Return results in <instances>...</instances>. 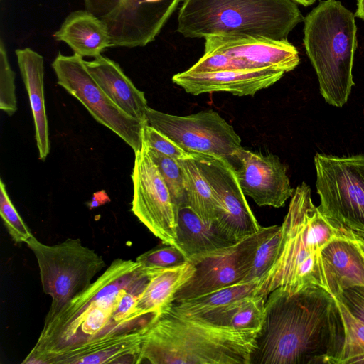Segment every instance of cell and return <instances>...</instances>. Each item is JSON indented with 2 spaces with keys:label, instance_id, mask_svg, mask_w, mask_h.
Here are the masks:
<instances>
[{
  "label": "cell",
  "instance_id": "6da1fadb",
  "mask_svg": "<svg viewBox=\"0 0 364 364\" xmlns=\"http://www.w3.org/2000/svg\"><path fill=\"white\" fill-rule=\"evenodd\" d=\"M149 279L136 260H113L58 314L46 316L22 363H137L149 321L136 304Z\"/></svg>",
  "mask_w": 364,
  "mask_h": 364
},
{
  "label": "cell",
  "instance_id": "7a4b0ae2",
  "mask_svg": "<svg viewBox=\"0 0 364 364\" xmlns=\"http://www.w3.org/2000/svg\"><path fill=\"white\" fill-rule=\"evenodd\" d=\"M344 327L328 291L309 287L270 292L250 364H339Z\"/></svg>",
  "mask_w": 364,
  "mask_h": 364
},
{
  "label": "cell",
  "instance_id": "3957f363",
  "mask_svg": "<svg viewBox=\"0 0 364 364\" xmlns=\"http://www.w3.org/2000/svg\"><path fill=\"white\" fill-rule=\"evenodd\" d=\"M258 333L168 310L146 326L137 364H250Z\"/></svg>",
  "mask_w": 364,
  "mask_h": 364
},
{
  "label": "cell",
  "instance_id": "277c9868",
  "mask_svg": "<svg viewBox=\"0 0 364 364\" xmlns=\"http://www.w3.org/2000/svg\"><path fill=\"white\" fill-rule=\"evenodd\" d=\"M282 228L279 255L262 279L259 294L267 296L277 288L293 294L309 287L331 294L333 284L321 251L338 233L314 204L305 182L294 189Z\"/></svg>",
  "mask_w": 364,
  "mask_h": 364
},
{
  "label": "cell",
  "instance_id": "5b68a950",
  "mask_svg": "<svg viewBox=\"0 0 364 364\" xmlns=\"http://www.w3.org/2000/svg\"><path fill=\"white\" fill-rule=\"evenodd\" d=\"M303 21L293 0H183L177 31L191 38L247 35L284 41Z\"/></svg>",
  "mask_w": 364,
  "mask_h": 364
},
{
  "label": "cell",
  "instance_id": "8992f818",
  "mask_svg": "<svg viewBox=\"0 0 364 364\" xmlns=\"http://www.w3.org/2000/svg\"><path fill=\"white\" fill-rule=\"evenodd\" d=\"M304 43L325 101L341 107L353 86L358 46L355 15L339 1L326 0L304 19Z\"/></svg>",
  "mask_w": 364,
  "mask_h": 364
},
{
  "label": "cell",
  "instance_id": "52a82bcc",
  "mask_svg": "<svg viewBox=\"0 0 364 364\" xmlns=\"http://www.w3.org/2000/svg\"><path fill=\"white\" fill-rule=\"evenodd\" d=\"M26 244L36 258L43 290L51 297L46 317L58 314L106 267L103 257L80 239L50 245L33 235Z\"/></svg>",
  "mask_w": 364,
  "mask_h": 364
},
{
  "label": "cell",
  "instance_id": "ba28073f",
  "mask_svg": "<svg viewBox=\"0 0 364 364\" xmlns=\"http://www.w3.org/2000/svg\"><path fill=\"white\" fill-rule=\"evenodd\" d=\"M321 213L338 234L364 235V155L314 156Z\"/></svg>",
  "mask_w": 364,
  "mask_h": 364
},
{
  "label": "cell",
  "instance_id": "9c48e42d",
  "mask_svg": "<svg viewBox=\"0 0 364 364\" xmlns=\"http://www.w3.org/2000/svg\"><path fill=\"white\" fill-rule=\"evenodd\" d=\"M52 68L57 84L80 101L97 122L119 136L134 152L141 149L146 122L134 119L119 108L92 77L81 56L59 53Z\"/></svg>",
  "mask_w": 364,
  "mask_h": 364
},
{
  "label": "cell",
  "instance_id": "30bf717a",
  "mask_svg": "<svg viewBox=\"0 0 364 364\" xmlns=\"http://www.w3.org/2000/svg\"><path fill=\"white\" fill-rule=\"evenodd\" d=\"M146 121L191 154L230 161L242 148L241 139L232 125L213 110L176 116L148 107Z\"/></svg>",
  "mask_w": 364,
  "mask_h": 364
},
{
  "label": "cell",
  "instance_id": "8fae6325",
  "mask_svg": "<svg viewBox=\"0 0 364 364\" xmlns=\"http://www.w3.org/2000/svg\"><path fill=\"white\" fill-rule=\"evenodd\" d=\"M134 154L132 212L162 242L178 247V208L143 143Z\"/></svg>",
  "mask_w": 364,
  "mask_h": 364
},
{
  "label": "cell",
  "instance_id": "7c38bea8",
  "mask_svg": "<svg viewBox=\"0 0 364 364\" xmlns=\"http://www.w3.org/2000/svg\"><path fill=\"white\" fill-rule=\"evenodd\" d=\"M270 228L271 226L261 227L255 233L232 245L190 260L195 267L194 274L178 291L174 302L243 283L255 252Z\"/></svg>",
  "mask_w": 364,
  "mask_h": 364
},
{
  "label": "cell",
  "instance_id": "4fadbf2b",
  "mask_svg": "<svg viewBox=\"0 0 364 364\" xmlns=\"http://www.w3.org/2000/svg\"><path fill=\"white\" fill-rule=\"evenodd\" d=\"M192 155L220 205L213 223L218 230L234 243L257 232L262 226L247 203L232 164L226 159Z\"/></svg>",
  "mask_w": 364,
  "mask_h": 364
},
{
  "label": "cell",
  "instance_id": "5bb4252c",
  "mask_svg": "<svg viewBox=\"0 0 364 364\" xmlns=\"http://www.w3.org/2000/svg\"><path fill=\"white\" fill-rule=\"evenodd\" d=\"M183 0H121L100 18L111 37V46L143 47L156 36Z\"/></svg>",
  "mask_w": 364,
  "mask_h": 364
},
{
  "label": "cell",
  "instance_id": "9a60e30c",
  "mask_svg": "<svg viewBox=\"0 0 364 364\" xmlns=\"http://www.w3.org/2000/svg\"><path fill=\"white\" fill-rule=\"evenodd\" d=\"M230 162L244 194L259 206L281 208L292 196L294 189L278 156L241 148Z\"/></svg>",
  "mask_w": 364,
  "mask_h": 364
},
{
  "label": "cell",
  "instance_id": "2e32d148",
  "mask_svg": "<svg viewBox=\"0 0 364 364\" xmlns=\"http://www.w3.org/2000/svg\"><path fill=\"white\" fill-rule=\"evenodd\" d=\"M204 54H223L247 62L255 68H272L289 72L299 63V52L287 40L247 35L205 38Z\"/></svg>",
  "mask_w": 364,
  "mask_h": 364
},
{
  "label": "cell",
  "instance_id": "e0dca14e",
  "mask_svg": "<svg viewBox=\"0 0 364 364\" xmlns=\"http://www.w3.org/2000/svg\"><path fill=\"white\" fill-rule=\"evenodd\" d=\"M285 72L272 68L254 70L193 73L188 70L174 75L173 83L193 95L229 92L234 95H254L278 80Z\"/></svg>",
  "mask_w": 364,
  "mask_h": 364
},
{
  "label": "cell",
  "instance_id": "ac0fdd59",
  "mask_svg": "<svg viewBox=\"0 0 364 364\" xmlns=\"http://www.w3.org/2000/svg\"><path fill=\"white\" fill-rule=\"evenodd\" d=\"M85 64L98 85L119 108L134 119L146 122L144 92L136 88L118 63L100 55Z\"/></svg>",
  "mask_w": 364,
  "mask_h": 364
},
{
  "label": "cell",
  "instance_id": "d6986e66",
  "mask_svg": "<svg viewBox=\"0 0 364 364\" xmlns=\"http://www.w3.org/2000/svg\"><path fill=\"white\" fill-rule=\"evenodd\" d=\"M15 53L28 95L39 159L44 161L49 154L50 145L44 97L43 58L30 48L17 49Z\"/></svg>",
  "mask_w": 364,
  "mask_h": 364
},
{
  "label": "cell",
  "instance_id": "ffe728a7",
  "mask_svg": "<svg viewBox=\"0 0 364 364\" xmlns=\"http://www.w3.org/2000/svg\"><path fill=\"white\" fill-rule=\"evenodd\" d=\"M146 269L149 279L139 296L136 311L140 316L151 322L170 309L178 291L193 275L195 267L188 261L177 267Z\"/></svg>",
  "mask_w": 364,
  "mask_h": 364
},
{
  "label": "cell",
  "instance_id": "44dd1931",
  "mask_svg": "<svg viewBox=\"0 0 364 364\" xmlns=\"http://www.w3.org/2000/svg\"><path fill=\"white\" fill-rule=\"evenodd\" d=\"M53 37L65 43L74 54L82 58H95L111 46V37L106 25L87 9L71 12Z\"/></svg>",
  "mask_w": 364,
  "mask_h": 364
},
{
  "label": "cell",
  "instance_id": "7402d4cb",
  "mask_svg": "<svg viewBox=\"0 0 364 364\" xmlns=\"http://www.w3.org/2000/svg\"><path fill=\"white\" fill-rule=\"evenodd\" d=\"M176 236L178 247L189 260L235 244L188 205L178 208Z\"/></svg>",
  "mask_w": 364,
  "mask_h": 364
},
{
  "label": "cell",
  "instance_id": "603a6c76",
  "mask_svg": "<svg viewBox=\"0 0 364 364\" xmlns=\"http://www.w3.org/2000/svg\"><path fill=\"white\" fill-rule=\"evenodd\" d=\"M334 294L350 286H364V260L356 247L346 237L337 235L321 251Z\"/></svg>",
  "mask_w": 364,
  "mask_h": 364
},
{
  "label": "cell",
  "instance_id": "cb8c5ba5",
  "mask_svg": "<svg viewBox=\"0 0 364 364\" xmlns=\"http://www.w3.org/2000/svg\"><path fill=\"white\" fill-rule=\"evenodd\" d=\"M267 296L264 294L247 296L211 310L196 318L218 326L259 332L264 320Z\"/></svg>",
  "mask_w": 364,
  "mask_h": 364
},
{
  "label": "cell",
  "instance_id": "d4e9b609",
  "mask_svg": "<svg viewBox=\"0 0 364 364\" xmlns=\"http://www.w3.org/2000/svg\"><path fill=\"white\" fill-rule=\"evenodd\" d=\"M178 162L183 173L186 205L205 222L213 223L220 205L208 181L193 155Z\"/></svg>",
  "mask_w": 364,
  "mask_h": 364
},
{
  "label": "cell",
  "instance_id": "484cf974",
  "mask_svg": "<svg viewBox=\"0 0 364 364\" xmlns=\"http://www.w3.org/2000/svg\"><path fill=\"white\" fill-rule=\"evenodd\" d=\"M260 282L236 284L200 296L173 302L169 310L179 316L196 318L247 296L259 294Z\"/></svg>",
  "mask_w": 364,
  "mask_h": 364
},
{
  "label": "cell",
  "instance_id": "4316f807",
  "mask_svg": "<svg viewBox=\"0 0 364 364\" xmlns=\"http://www.w3.org/2000/svg\"><path fill=\"white\" fill-rule=\"evenodd\" d=\"M282 237V225H272L255 252L250 270L243 283L261 282L266 277L277 260Z\"/></svg>",
  "mask_w": 364,
  "mask_h": 364
},
{
  "label": "cell",
  "instance_id": "83f0119b",
  "mask_svg": "<svg viewBox=\"0 0 364 364\" xmlns=\"http://www.w3.org/2000/svg\"><path fill=\"white\" fill-rule=\"evenodd\" d=\"M333 296L344 327V345L339 364L364 363V323L353 316L338 297Z\"/></svg>",
  "mask_w": 364,
  "mask_h": 364
},
{
  "label": "cell",
  "instance_id": "f1b7e54d",
  "mask_svg": "<svg viewBox=\"0 0 364 364\" xmlns=\"http://www.w3.org/2000/svg\"><path fill=\"white\" fill-rule=\"evenodd\" d=\"M142 143L157 166L178 208L187 205L183 173L178 161L160 153L144 142Z\"/></svg>",
  "mask_w": 364,
  "mask_h": 364
},
{
  "label": "cell",
  "instance_id": "f546056e",
  "mask_svg": "<svg viewBox=\"0 0 364 364\" xmlns=\"http://www.w3.org/2000/svg\"><path fill=\"white\" fill-rule=\"evenodd\" d=\"M0 215L3 223L15 243L26 242L33 234L13 205L6 185L0 180Z\"/></svg>",
  "mask_w": 364,
  "mask_h": 364
},
{
  "label": "cell",
  "instance_id": "4dcf8cb0",
  "mask_svg": "<svg viewBox=\"0 0 364 364\" xmlns=\"http://www.w3.org/2000/svg\"><path fill=\"white\" fill-rule=\"evenodd\" d=\"M136 261L146 269H165L182 265L190 261L178 247L162 242L138 256Z\"/></svg>",
  "mask_w": 364,
  "mask_h": 364
},
{
  "label": "cell",
  "instance_id": "1f68e13d",
  "mask_svg": "<svg viewBox=\"0 0 364 364\" xmlns=\"http://www.w3.org/2000/svg\"><path fill=\"white\" fill-rule=\"evenodd\" d=\"M15 73L11 69L2 39L0 41V109L8 115L17 110Z\"/></svg>",
  "mask_w": 364,
  "mask_h": 364
},
{
  "label": "cell",
  "instance_id": "d6a6232c",
  "mask_svg": "<svg viewBox=\"0 0 364 364\" xmlns=\"http://www.w3.org/2000/svg\"><path fill=\"white\" fill-rule=\"evenodd\" d=\"M142 141L160 153L176 161L185 159L192 156L170 138L147 123L143 127Z\"/></svg>",
  "mask_w": 364,
  "mask_h": 364
},
{
  "label": "cell",
  "instance_id": "836d02e7",
  "mask_svg": "<svg viewBox=\"0 0 364 364\" xmlns=\"http://www.w3.org/2000/svg\"><path fill=\"white\" fill-rule=\"evenodd\" d=\"M332 296L338 297L350 314L364 323V286H350Z\"/></svg>",
  "mask_w": 364,
  "mask_h": 364
},
{
  "label": "cell",
  "instance_id": "e575fe53",
  "mask_svg": "<svg viewBox=\"0 0 364 364\" xmlns=\"http://www.w3.org/2000/svg\"><path fill=\"white\" fill-rule=\"evenodd\" d=\"M120 1L83 0L86 9L100 18L110 12Z\"/></svg>",
  "mask_w": 364,
  "mask_h": 364
},
{
  "label": "cell",
  "instance_id": "d590c367",
  "mask_svg": "<svg viewBox=\"0 0 364 364\" xmlns=\"http://www.w3.org/2000/svg\"><path fill=\"white\" fill-rule=\"evenodd\" d=\"M339 235L349 240L358 249L364 260V235L355 232L339 234Z\"/></svg>",
  "mask_w": 364,
  "mask_h": 364
},
{
  "label": "cell",
  "instance_id": "8d00e7d4",
  "mask_svg": "<svg viewBox=\"0 0 364 364\" xmlns=\"http://www.w3.org/2000/svg\"><path fill=\"white\" fill-rule=\"evenodd\" d=\"M108 200H109V198L104 191L95 193L93 196L92 200L90 203V208H92L97 207L102 204H104Z\"/></svg>",
  "mask_w": 364,
  "mask_h": 364
},
{
  "label": "cell",
  "instance_id": "74e56055",
  "mask_svg": "<svg viewBox=\"0 0 364 364\" xmlns=\"http://www.w3.org/2000/svg\"><path fill=\"white\" fill-rule=\"evenodd\" d=\"M355 16L364 21V0H358Z\"/></svg>",
  "mask_w": 364,
  "mask_h": 364
},
{
  "label": "cell",
  "instance_id": "f35d334b",
  "mask_svg": "<svg viewBox=\"0 0 364 364\" xmlns=\"http://www.w3.org/2000/svg\"><path fill=\"white\" fill-rule=\"evenodd\" d=\"M304 6L313 4L316 0H293Z\"/></svg>",
  "mask_w": 364,
  "mask_h": 364
}]
</instances>
